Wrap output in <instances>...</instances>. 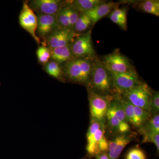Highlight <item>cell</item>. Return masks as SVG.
<instances>
[{
    "instance_id": "10",
    "label": "cell",
    "mask_w": 159,
    "mask_h": 159,
    "mask_svg": "<svg viewBox=\"0 0 159 159\" xmlns=\"http://www.w3.org/2000/svg\"><path fill=\"white\" fill-rule=\"evenodd\" d=\"M78 35L74 30L57 27L47 38L44 44L49 49L65 47L70 44Z\"/></svg>"
},
{
    "instance_id": "18",
    "label": "cell",
    "mask_w": 159,
    "mask_h": 159,
    "mask_svg": "<svg viewBox=\"0 0 159 159\" xmlns=\"http://www.w3.org/2000/svg\"><path fill=\"white\" fill-rule=\"evenodd\" d=\"M105 1L102 0H75L71 1V6L80 13L86 12L95 8Z\"/></svg>"
},
{
    "instance_id": "1",
    "label": "cell",
    "mask_w": 159,
    "mask_h": 159,
    "mask_svg": "<svg viewBox=\"0 0 159 159\" xmlns=\"http://www.w3.org/2000/svg\"><path fill=\"white\" fill-rule=\"evenodd\" d=\"M96 57H74L62 68L65 80L87 86Z\"/></svg>"
},
{
    "instance_id": "4",
    "label": "cell",
    "mask_w": 159,
    "mask_h": 159,
    "mask_svg": "<svg viewBox=\"0 0 159 159\" xmlns=\"http://www.w3.org/2000/svg\"><path fill=\"white\" fill-rule=\"evenodd\" d=\"M110 133L120 134L129 133L130 127L120 102L114 98L111 101L106 116V122Z\"/></svg>"
},
{
    "instance_id": "15",
    "label": "cell",
    "mask_w": 159,
    "mask_h": 159,
    "mask_svg": "<svg viewBox=\"0 0 159 159\" xmlns=\"http://www.w3.org/2000/svg\"><path fill=\"white\" fill-rule=\"evenodd\" d=\"M120 4L121 3L105 2L96 6L91 10L84 13L91 19L93 25H94L99 20L110 13L114 9L118 8Z\"/></svg>"
},
{
    "instance_id": "2",
    "label": "cell",
    "mask_w": 159,
    "mask_h": 159,
    "mask_svg": "<svg viewBox=\"0 0 159 159\" xmlns=\"http://www.w3.org/2000/svg\"><path fill=\"white\" fill-rule=\"evenodd\" d=\"M88 89L104 97L114 98L117 93L114 87L111 74L103 65L102 61L96 58L90 79Z\"/></svg>"
},
{
    "instance_id": "7",
    "label": "cell",
    "mask_w": 159,
    "mask_h": 159,
    "mask_svg": "<svg viewBox=\"0 0 159 159\" xmlns=\"http://www.w3.org/2000/svg\"><path fill=\"white\" fill-rule=\"evenodd\" d=\"M71 52L74 57H96L92 40V30L78 35L70 44Z\"/></svg>"
},
{
    "instance_id": "3",
    "label": "cell",
    "mask_w": 159,
    "mask_h": 159,
    "mask_svg": "<svg viewBox=\"0 0 159 159\" xmlns=\"http://www.w3.org/2000/svg\"><path fill=\"white\" fill-rule=\"evenodd\" d=\"M105 124L91 119L87 133L86 150L89 157H96L101 153H107L108 141L105 136Z\"/></svg>"
},
{
    "instance_id": "12",
    "label": "cell",
    "mask_w": 159,
    "mask_h": 159,
    "mask_svg": "<svg viewBox=\"0 0 159 159\" xmlns=\"http://www.w3.org/2000/svg\"><path fill=\"white\" fill-rule=\"evenodd\" d=\"M66 3L60 0H34L29 2V5L37 14L57 16Z\"/></svg>"
},
{
    "instance_id": "16",
    "label": "cell",
    "mask_w": 159,
    "mask_h": 159,
    "mask_svg": "<svg viewBox=\"0 0 159 159\" xmlns=\"http://www.w3.org/2000/svg\"><path fill=\"white\" fill-rule=\"evenodd\" d=\"M114 98L118 100L122 106L128 123L136 128H140V125L137 119L135 106L122 94L116 93L114 96Z\"/></svg>"
},
{
    "instance_id": "11",
    "label": "cell",
    "mask_w": 159,
    "mask_h": 159,
    "mask_svg": "<svg viewBox=\"0 0 159 159\" xmlns=\"http://www.w3.org/2000/svg\"><path fill=\"white\" fill-rule=\"evenodd\" d=\"M107 70L112 73H123L134 68L129 60L119 51L104 56L102 61Z\"/></svg>"
},
{
    "instance_id": "28",
    "label": "cell",
    "mask_w": 159,
    "mask_h": 159,
    "mask_svg": "<svg viewBox=\"0 0 159 159\" xmlns=\"http://www.w3.org/2000/svg\"><path fill=\"white\" fill-rule=\"evenodd\" d=\"M109 17L113 22L116 24L121 29L124 30H126L127 28V19L120 18L114 14L112 11L110 13Z\"/></svg>"
},
{
    "instance_id": "23",
    "label": "cell",
    "mask_w": 159,
    "mask_h": 159,
    "mask_svg": "<svg viewBox=\"0 0 159 159\" xmlns=\"http://www.w3.org/2000/svg\"><path fill=\"white\" fill-rule=\"evenodd\" d=\"M93 25L91 19L85 13L82 12L80 13L79 17L77 19L75 25L74 30L77 33H81L88 30Z\"/></svg>"
},
{
    "instance_id": "14",
    "label": "cell",
    "mask_w": 159,
    "mask_h": 159,
    "mask_svg": "<svg viewBox=\"0 0 159 159\" xmlns=\"http://www.w3.org/2000/svg\"><path fill=\"white\" fill-rule=\"evenodd\" d=\"M38 25L36 35L45 39L49 36L57 27V17L56 16L37 14Z\"/></svg>"
},
{
    "instance_id": "22",
    "label": "cell",
    "mask_w": 159,
    "mask_h": 159,
    "mask_svg": "<svg viewBox=\"0 0 159 159\" xmlns=\"http://www.w3.org/2000/svg\"><path fill=\"white\" fill-rule=\"evenodd\" d=\"M140 133H159V115H153L150 117L145 124L139 129Z\"/></svg>"
},
{
    "instance_id": "27",
    "label": "cell",
    "mask_w": 159,
    "mask_h": 159,
    "mask_svg": "<svg viewBox=\"0 0 159 159\" xmlns=\"http://www.w3.org/2000/svg\"><path fill=\"white\" fill-rule=\"evenodd\" d=\"M159 91H155L152 93V98L150 106V115L152 116L159 114Z\"/></svg>"
},
{
    "instance_id": "30",
    "label": "cell",
    "mask_w": 159,
    "mask_h": 159,
    "mask_svg": "<svg viewBox=\"0 0 159 159\" xmlns=\"http://www.w3.org/2000/svg\"><path fill=\"white\" fill-rule=\"evenodd\" d=\"M87 159V158L86 157H84L83 158L81 159Z\"/></svg>"
},
{
    "instance_id": "29",
    "label": "cell",
    "mask_w": 159,
    "mask_h": 159,
    "mask_svg": "<svg viewBox=\"0 0 159 159\" xmlns=\"http://www.w3.org/2000/svg\"><path fill=\"white\" fill-rule=\"evenodd\" d=\"M95 157L96 159H109L107 153H99Z\"/></svg>"
},
{
    "instance_id": "20",
    "label": "cell",
    "mask_w": 159,
    "mask_h": 159,
    "mask_svg": "<svg viewBox=\"0 0 159 159\" xmlns=\"http://www.w3.org/2000/svg\"><path fill=\"white\" fill-rule=\"evenodd\" d=\"M44 70L51 77L62 81L65 80L62 68L55 61H49L44 65Z\"/></svg>"
},
{
    "instance_id": "13",
    "label": "cell",
    "mask_w": 159,
    "mask_h": 159,
    "mask_svg": "<svg viewBox=\"0 0 159 159\" xmlns=\"http://www.w3.org/2000/svg\"><path fill=\"white\" fill-rule=\"evenodd\" d=\"M129 133L116 135L108 141L107 154L109 159L119 158L125 146L133 140L134 136Z\"/></svg>"
},
{
    "instance_id": "26",
    "label": "cell",
    "mask_w": 159,
    "mask_h": 159,
    "mask_svg": "<svg viewBox=\"0 0 159 159\" xmlns=\"http://www.w3.org/2000/svg\"><path fill=\"white\" fill-rule=\"evenodd\" d=\"M125 159H147V157L144 151L136 147L129 151L125 156Z\"/></svg>"
},
{
    "instance_id": "24",
    "label": "cell",
    "mask_w": 159,
    "mask_h": 159,
    "mask_svg": "<svg viewBox=\"0 0 159 159\" xmlns=\"http://www.w3.org/2000/svg\"><path fill=\"white\" fill-rule=\"evenodd\" d=\"M36 55L39 62L45 65L51 58V51L47 46H39L36 51Z\"/></svg>"
},
{
    "instance_id": "21",
    "label": "cell",
    "mask_w": 159,
    "mask_h": 159,
    "mask_svg": "<svg viewBox=\"0 0 159 159\" xmlns=\"http://www.w3.org/2000/svg\"><path fill=\"white\" fill-rule=\"evenodd\" d=\"M56 17L58 27L62 29H71L69 2H67L66 6L59 11Z\"/></svg>"
},
{
    "instance_id": "5",
    "label": "cell",
    "mask_w": 159,
    "mask_h": 159,
    "mask_svg": "<svg viewBox=\"0 0 159 159\" xmlns=\"http://www.w3.org/2000/svg\"><path fill=\"white\" fill-rule=\"evenodd\" d=\"M121 94L135 106L150 113L152 93L146 84L142 83L135 86Z\"/></svg>"
},
{
    "instance_id": "9",
    "label": "cell",
    "mask_w": 159,
    "mask_h": 159,
    "mask_svg": "<svg viewBox=\"0 0 159 159\" xmlns=\"http://www.w3.org/2000/svg\"><path fill=\"white\" fill-rule=\"evenodd\" d=\"M114 87L117 93H122L142 83L134 68L123 73H112Z\"/></svg>"
},
{
    "instance_id": "6",
    "label": "cell",
    "mask_w": 159,
    "mask_h": 159,
    "mask_svg": "<svg viewBox=\"0 0 159 159\" xmlns=\"http://www.w3.org/2000/svg\"><path fill=\"white\" fill-rule=\"evenodd\" d=\"M91 119L105 124L110 102L114 98L104 97L88 89Z\"/></svg>"
},
{
    "instance_id": "19",
    "label": "cell",
    "mask_w": 159,
    "mask_h": 159,
    "mask_svg": "<svg viewBox=\"0 0 159 159\" xmlns=\"http://www.w3.org/2000/svg\"><path fill=\"white\" fill-rule=\"evenodd\" d=\"M139 9L142 11L159 16V1L158 0H146L138 3Z\"/></svg>"
},
{
    "instance_id": "17",
    "label": "cell",
    "mask_w": 159,
    "mask_h": 159,
    "mask_svg": "<svg viewBox=\"0 0 159 159\" xmlns=\"http://www.w3.org/2000/svg\"><path fill=\"white\" fill-rule=\"evenodd\" d=\"M50 50L51 59L59 64L67 62L74 57L71 52L70 44Z\"/></svg>"
},
{
    "instance_id": "8",
    "label": "cell",
    "mask_w": 159,
    "mask_h": 159,
    "mask_svg": "<svg viewBox=\"0 0 159 159\" xmlns=\"http://www.w3.org/2000/svg\"><path fill=\"white\" fill-rule=\"evenodd\" d=\"M19 21L20 25L31 34L38 45L43 44L40 39L36 35L37 16L30 8L28 1L23 2L22 8L19 16Z\"/></svg>"
},
{
    "instance_id": "25",
    "label": "cell",
    "mask_w": 159,
    "mask_h": 159,
    "mask_svg": "<svg viewBox=\"0 0 159 159\" xmlns=\"http://www.w3.org/2000/svg\"><path fill=\"white\" fill-rule=\"evenodd\" d=\"M143 136L142 143H152L155 145L157 152H159V133H145L142 134Z\"/></svg>"
}]
</instances>
